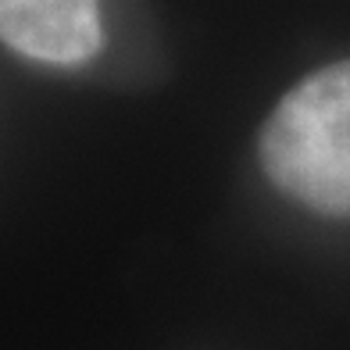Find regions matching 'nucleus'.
<instances>
[{"label":"nucleus","instance_id":"f03ea898","mask_svg":"<svg viewBox=\"0 0 350 350\" xmlns=\"http://www.w3.org/2000/svg\"><path fill=\"white\" fill-rule=\"evenodd\" d=\"M0 43L40 65H83L104 43L100 0H0Z\"/></svg>","mask_w":350,"mask_h":350},{"label":"nucleus","instance_id":"f257e3e1","mask_svg":"<svg viewBox=\"0 0 350 350\" xmlns=\"http://www.w3.org/2000/svg\"><path fill=\"white\" fill-rule=\"evenodd\" d=\"M261 168L282 197L325 218H350V61L297 83L258 139Z\"/></svg>","mask_w":350,"mask_h":350}]
</instances>
